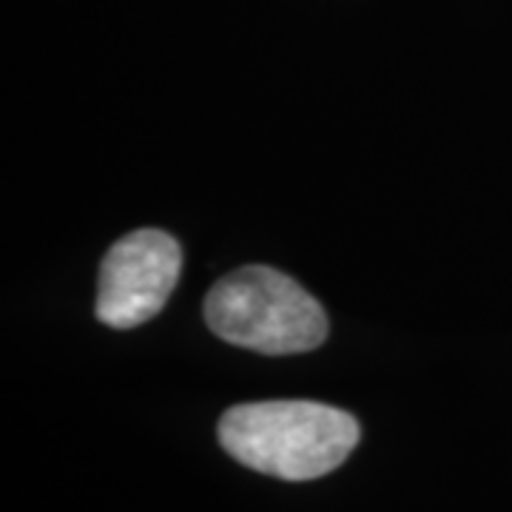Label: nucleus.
Returning <instances> with one entry per match:
<instances>
[{
  "instance_id": "1",
  "label": "nucleus",
  "mask_w": 512,
  "mask_h": 512,
  "mask_svg": "<svg viewBox=\"0 0 512 512\" xmlns=\"http://www.w3.org/2000/svg\"><path fill=\"white\" fill-rule=\"evenodd\" d=\"M222 447L265 476L311 481L333 473L359 444V421L319 402H256L220 421Z\"/></svg>"
},
{
  "instance_id": "2",
  "label": "nucleus",
  "mask_w": 512,
  "mask_h": 512,
  "mask_svg": "<svg viewBox=\"0 0 512 512\" xmlns=\"http://www.w3.org/2000/svg\"><path fill=\"white\" fill-rule=\"evenodd\" d=\"M205 322L225 342L268 356L305 353L328 336L322 305L291 276L265 265L222 276L205 299Z\"/></svg>"
},
{
  "instance_id": "3",
  "label": "nucleus",
  "mask_w": 512,
  "mask_h": 512,
  "mask_svg": "<svg viewBox=\"0 0 512 512\" xmlns=\"http://www.w3.org/2000/svg\"><path fill=\"white\" fill-rule=\"evenodd\" d=\"M180 268L183 251L171 234L154 228L126 234L100 265L97 319L117 330L154 319L177 288Z\"/></svg>"
}]
</instances>
